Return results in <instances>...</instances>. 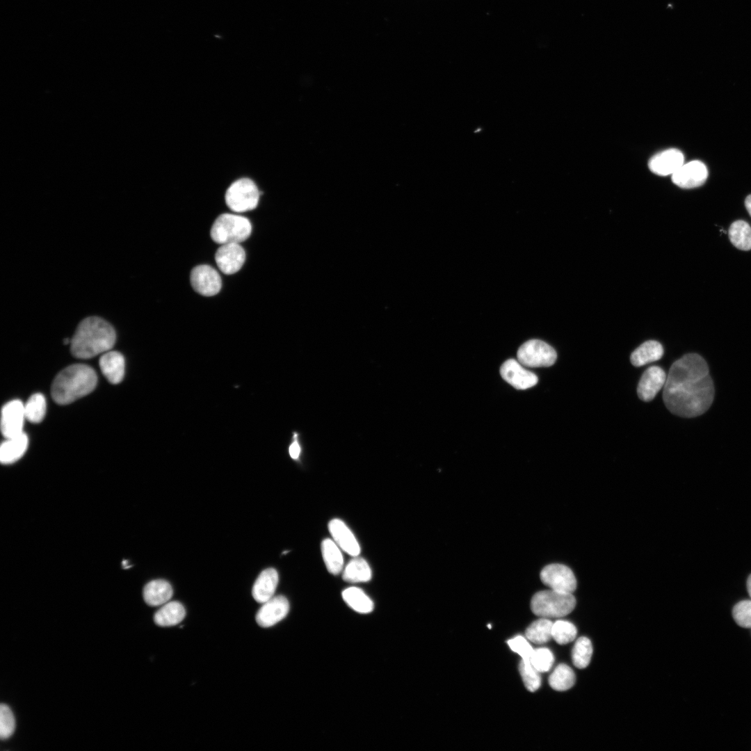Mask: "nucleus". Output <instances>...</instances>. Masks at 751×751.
<instances>
[{"mask_svg":"<svg viewBox=\"0 0 751 751\" xmlns=\"http://www.w3.org/2000/svg\"><path fill=\"white\" fill-rule=\"evenodd\" d=\"M503 379L517 389H526L535 386L538 376L523 367L518 360H506L500 368Z\"/></svg>","mask_w":751,"mask_h":751,"instance_id":"nucleus-11","label":"nucleus"},{"mask_svg":"<svg viewBox=\"0 0 751 751\" xmlns=\"http://www.w3.org/2000/svg\"><path fill=\"white\" fill-rule=\"evenodd\" d=\"M263 604L255 617L257 624L261 627L275 625L283 620L289 611V601L282 595L273 597Z\"/></svg>","mask_w":751,"mask_h":751,"instance_id":"nucleus-14","label":"nucleus"},{"mask_svg":"<svg viewBox=\"0 0 751 751\" xmlns=\"http://www.w3.org/2000/svg\"><path fill=\"white\" fill-rule=\"evenodd\" d=\"M684 163L683 153L675 148L662 151L652 156L648 167L654 174L660 176L672 175Z\"/></svg>","mask_w":751,"mask_h":751,"instance_id":"nucleus-15","label":"nucleus"},{"mask_svg":"<svg viewBox=\"0 0 751 751\" xmlns=\"http://www.w3.org/2000/svg\"><path fill=\"white\" fill-rule=\"evenodd\" d=\"M15 728V721L11 710L6 704H1L0 706V737L1 740L11 736Z\"/></svg>","mask_w":751,"mask_h":751,"instance_id":"nucleus-35","label":"nucleus"},{"mask_svg":"<svg viewBox=\"0 0 751 751\" xmlns=\"http://www.w3.org/2000/svg\"><path fill=\"white\" fill-rule=\"evenodd\" d=\"M592 654L591 641L586 637L579 638L575 643L572 652L574 665L578 668H585L590 663Z\"/></svg>","mask_w":751,"mask_h":751,"instance_id":"nucleus-31","label":"nucleus"},{"mask_svg":"<svg viewBox=\"0 0 751 751\" xmlns=\"http://www.w3.org/2000/svg\"><path fill=\"white\" fill-rule=\"evenodd\" d=\"M666 377L665 371L659 366H653L646 369L637 387L639 398L645 402L653 400L664 387Z\"/></svg>","mask_w":751,"mask_h":751,"instance_id":"nucleus-16","label":"nucleus"},{"mask_svg":"<svg viewBox=\"0 0 751 751\" xmlns=\"http://www.w3.org/2000/svg\"><path fill=\"white\" fill-rule=\"evenodd\" d=\"M663 355L662 345L657 341L648 340L631 353L630 360L635 366H641L660 360Z\"/></svg>","mask_w":751,"mask_h":751,"instance_id":"nucleus-22","label":"nucleus"},{"mask_svg":"<svg viewBox=\"0 0 751 751\" xmlns=\"http://www.w3.org/2000/svg\"><path fill=\"white\" fill-rule=\"evenodd\" d=\"M252 232L250 220L243 216L223 213L214 221L211 229V237L217 243H240L246 240Z\"/></svg>","mask_w":751,"mask_h":751,"instance_id":"nucleus-5","label":"nucleus"},{"mask_svg":"<svg viewBox=\"0 0 751 751\" xmlns=\"http://www.w3.org/2000/svg\"><path fill=\"white\" fill-rule=\"evenodd\" d=\"M170 584L162 579L153 580L144 587L143 598L150 606H157L167 603L172 596Z\"/></svg>","mask_w":751,"mask_h":751,"instance_id":"nucleus-21","label":"nucleus"},{"mask_svg":"<svg viewBox=\"0 0 751 751\" xmlns=\"http://www.w3.org/2000/svg\"><path fill=\"white\" fill-rule=\"evenodd\" d=\"M190 280L193 289L204 296L217 294L222 286L219 273L209 265L194 267L191 272Z\"/></svg>","mask_w":751,"mask_h":751,"instance_id":"nucleus-9","label":"nucleus"},{"mask_svg":"<svg viewBox=\"0 0 751 751\" xmlns=\"http://www.w3.org/2000/svg\"><path fill=\"white\" fill-rule=\"evenodd\" d=\"M732 243L742 250H751V227L743 220L734 222L729 229Z\"/></svg>","mask_w":751,"mask_h":751,"instance_id":"nucleus-27","label":"nucleus"},{"mask_svg":"<svg viewBox=\"0 0 751 751\" xmlns=\"http://www.w3.org/2000/svg\"><path fill=\"white\" fill-rule=\"evenodd\" d=\"M26 419L24 405L19 400H13L1 410V430L5 438L17 436L23 433Z\"/></svg>","mask_w":751,"mask_h":751,"instance_id":"nucleus-10","label":"nucleus"},{"mask_svg":"<svg viewBox=\"0 0 751 751\" xmlns=\"http://www.w3.org/2000/svg\"><path fill=\"white\" fill-rule=\"evenodd\" d=\"M554 661V658L552 652L545 647L533 649L530 659L531 665L538 672L549 670Z\"/></svg>","mask_w":751,"mask_h":751,"instance_id":"nucleus-34","label":"nucleus"},{"mask_svg":"<svg viewBox=\"0 0 751 751\" xmlns=\"http://www.w3.org/2000/svg\"><path fill=\"white\" fill-rule=\"evenodd\" d=\"M732 615L735 622L744 628H751V600H743L733 608Z\"/></svg>","mask_w":751,"mask_h":751,"instance_id":"nucleus-36","label":"nucleus"},{"mask_svg":"<svg viewBox=\"0 0 751 751\" xmlns=\"http://www.w3.org/2000/svg\"><path fill=\"white\" fill-rule=\"evenodd\" d=\"M289 452L290 456L293 459L296 460V459L298 458V457L300 455V445H299L296 438H295L293 442L291 444V445L289 446Z\"/></svg>","mask_w":751,"mask_h":751,"instance_id":"nucleus-38","label":"nucleus"},{"mask_svg":"<svg viewBox=\"0 0 751 751\" xmlns=\"http://www.w3.org/2000/svg\"><path fill=\"white\" fill-rule=\"evenodd\" d=\"M103 375L112 384L120 383L124 378L125 362L123 355L118 351H107L99 359Z\"/></svg>","mask_w":751,"mask_h":751,"instance_id":"nucleus-18","label":"nucleus"},{"mask_svg":"<svg viewBox=\"0 0 751 751\" xmlns=\"http://www.w3.org/2000/svg\"><path fill=\"white\" fill-rule=\"evenodd\" d=\"M540 579L550 589L558 592L572 593L576 588V580L572 571L562 564L545 566L540 572Z\"/></svg>","mask_w":751,"mask_h":751,"instance_id":"nucleus-8","label":"nucleus"},{"mask_svg":"<svg viewBox=\"0 0 751 751\" xmlns=\"http://www.w3.org/2000/svg\"><path fill=\"white\" fill-rule=\"evenodd\" d=\"M507 643L512 651L518 654L522 660L530 661L533 649L524 637L515 636L508 640Z\"/></svg>","mask_w":751,"mask_h":751,"instance_id":"nucleus-37","label":"nucleus"},{"mask_svg":"<svg viewBox=\"0 0 751 751\" xmlns=\"http://www.w3.org/2000/svg\"><path fill=\"white\" fill-rule=\"evenodd\" d=\"M46 400L40 393L33 394L24 405L26 419L31 423H40L46 413Z\"/></svg>","mask_w":751,"mask_h":751,"instance_id":"nucleus-30","label":"nucleus"},{"mask_svg":"<svg viewBox=\"0 0 751 751\" xmlns=\"http://www.w3.org/2000/svg\"><path fill=\"white\" fill-rule=\"evenodd\" d=\"M344 601L355 611L369 613L373 610V602L360 588L349 587L342 592Z\"/></svg>","mask_w":751,"mask_h":751,"instance_id":"nucleus-26","label":"nucleus"},{"mask_svg":"<svg viewBox=\"0 0 751 751\" xmlns=\"http://www.w3.org/2000/svg\"><path fill=\"white\" fill-rule=\"evenodd\" d=\"M745 207L751 216V195H748L745 201Z\"/></svg>","mask_w":751,"mask_h":751,"instance_id":"nucleus-39","label":"nucleus"},{"mask_svg":"<svg viewBox=\"0 0 751 751\" xmlns=\"http://www.w3.org/2000/svg\"><path fill=\"white\" fill-rule=\"evenodd\" d=\"M186 615L184 606L176 601L165 603L154 614V622L161 627H170L181 622Z\"/></svg>","mask_w":751,"mask_h":751,"instance_id":"nucleus-23","label":"nucleus"},{"mask_svg":"<svg viewBox=\"0 0 751 751\" xmlns=\"http://www.w3.org/2000/svg\"><path fill=\"white\" fill-rule=\"evenodd\" d=\"M552 638L560 644L565 645L572 642L576 636V628L570 622L557 620L552 625Z\"/></svg>","mask_w":751,"mask_h":751,"instance_id":"nucleus-32","label":"nucleus"},{"mask_svg":"<svg viewBox=\"0 0 751 751\" xmlns=\"http://www.w3.org/2000/svg\"><path fill=\"white\" fill-rule=\"evenodd\" d=\"M576 599L572 593L554 590H542L535 593L531 601L534 614L544 618L561 617L574 608Z\"/></svg>","mask_w":751,"mask_h":751,"instance_id":"nucleus-4","label":"nucleus"},{"mask_svg":"<svg viewBox=\"0 0 751 751\" xmlns=\"http://www.w3.org/2000/svg\"><path fill=\"white\" fill-rule=\"evenodd\" d=\"M747 589L748 592L751 597V574L748 576L747 580Z\"/></svg>","mask_w":751,"mask_h":751,"instance_id":"nucleus-40","label":"nucleus"},{"mask_svg":"<svg viewBox=\"0 0 751 751\" xmlns=\"http://www.w3.org/2000/svg\"><path fill=\"white\" fill-rule=\"evenodd\" d=\"M115 341V331L108 322L90 316L79 324L71 339L70 350L76 358L88 359L110 350Z\"/></svg>","mask_w":751,"mask_h":751,"instance_id":"nucleus-2","label":"nucleus"},{"mask_svg":"<svg viewBox=\"0 0 751 751\" xmlns=\"http://www.w3.org/2000/svg\"><path fill=\"white\" fill-rule=\"evenodd\" d=\"M279 581L277 572L273 568L262 571L256 579L252 590L255 600L264 603L273 597Z\"/></svg>","mask_w":751,"mask_h":751,"instance_id":"nucleus-19","label":"nucleus"},{"mask_svg":"<svg viewBox=\"0 0 751 751\" xmlns=\"http://www.w3.org/2000/svg\"><path fill=\"white\" fill-rule=\"evenodd\" d=\"M708 177L706 165L700 161L684 163L672 175V182L680 188H693L702 185Z\"/></svg>","mask_w":751,"mask_h":751,"instance_id":"nucleus-12","label":"nucleus"},{"mask_svg":"<svg viewBox=\"0 0 751 751\" xmlns=\"http://www.w3.org/2000/svg\"><path fill=\"white\" fill-rule=\"evenodd\" d=\"M715 394L705 360L688 353L670 366L663 387V399L674 414L686 418L700 416L711 405Z\"/></svg>","mask_w":751,"mask_h":751,"instance_id":"nucleus-1","label":"nucleus"},{"mask_svg":"<svg viewBox=\"0 0 751 751\" xmlns=\"http://www.w3.org/2000/svg\"><path fill=\"white\" fill-rule=\"evenodd\" d=\"M517 360L528 367L550 366L556 359L555 349L540 339H530L524 343L517 353Z\"/></svg>","mask_w":751,"mask_h":751,"instance_id":"nucleus-7","label":"nucleus"},{"mask_svg":"<svg viewBox=\"0 0 751 751\" xmlns=\"http://www.w3.org/2000/svg\"><path fill=\"white\" fill-rule=\"evenodd\" d=\"M333 540L341 550L353 557L360 553V544L353 532L341 519H333L328 524Z\"/></svg>","mask_w":751,"mask_h":751,"instance_id":"nucleus-17","label":"nucleus"},{"mask_svg":"<svg viewBox=\"0 0 751 751\" xmlns=\"http://www.w3.org/2000/svg\"><path fill=\"white\" fill-rule=\"evenodd\" d=\"M322 556L328 572L338 574L344 567V558L340 547L331 539H325L321 543Z\"/></svg>","mask_w":751,"mask_h":751,"instance_id":"nucleus-24","label":"nucleus"},{"mask_svg":"<svg viewBox=\"0 0 751 751\" xmlns=\"http://www.w3.org/2000/svg\"><path fill=\"white\" fill-rule=\"evenodd\" d=\"M519 670L526 688L531 692L539 688L541 679L538 672L531 665L530 661H524L519 664Z\"/></svg>","mask_w":751,"mask_h":751,"instance_id":"nucleus-33","label":"nucleus"},{"mask_svg":"<svg viewBox=\"0 0 751 751\" xmlns=\"http://www.w3.org/2000/svg\"><path fill=\"white\" fill-rule=\"evenodd\" d=\"M575 681L576 677L572 669L563 663L558 665L549 678L550 686L559 691L570 689L574 686Z\"/></svg>","mask_w":751,"mask_h":751,"instance_id":"nucleus-28","label":"nucleus"},{"mask_svg":"<svg viewBox=\"0 0 751 751\" xmlns=\"http://www.w3.org/2000/svg\"><path fill=\"white\" fill-rule=\"evenodd\" d=\"M259 191L255 183L249 178H241L233 182L225 193L227 207L240 213L256 208L259 200Z\"/></svg>","mask_w":751,"mask_h":751,"instance_id":"nucleus-6","label":"nucleus"},{"mask_svg":"<svg viewBox=\"0 0 751 751\" xmlns=\"http://www.w3.org/2000/svg\"><path fill=\"white\" fill-rule=\"evenodd\" d=\"M342 577L350 583L367 582L371 579V570L364 558L355 556L345 567Z\"/></svg>","mask_w":751,"mask_h":751,"instance_id":"nucleus-25","label":"nucleus"},{"mask_svg":"<svg viewBox=\"0 0 751 751\" xmlns=\"http://www.w3.org/2000/svg\"><path fill=\"white\" fill-rule=\"evenodd\" d=\"M6 439L0 447V461L2 464L8 465L22 457L27 449L29 439L24 432Z\"/></svg>","mask_w":751,"mask_h":751,"instance_id":"nucleus-20","label":"nucleus"},{"mask_svg":"<svg viewBox=\"0 0 751 751\" xmlns=\"http://www.w3.org/2000/svg\"><path fill=\"white\" fill-rule=\"evenodd\" d=\"M553 622L547 618H540L533 622L526 629V638L536 644H543L551 638Z\"/></svg>","mask_w":751,"mask_h":751,"instance_id":"nucleus-29","label":"nucleus"},{"mask_svg":"<svg viewBox=\"0 0 751 751\" xmlns=\"http://www.w3.org/2000/svg\"><path fill=\"white\" fill-rule=\"evenodd\" d=\"M218 268L226 275L239 271L245 260V252L239 243L221 245L215 255Z\"/></svg>","mask_w":751,"mask_h":751,"instance_id":"nucleus-13","label":"nucleus"},{"mask_svg":"<svg viewBox=\"0 0 751 751\" xmlns=\"http://www.w3.org/2000/svg\"><path fill=\"white\" fill-rule=\"evenodd\" d=\"M97 382V374L90 366L83 364L70 365L54 378L51 396L58 404H70L92 391Z\"/></svg>","mask_w":751,"mask_h":751,"instance_id":"nucleus-3","label":"nucleus"}]
</instances>
